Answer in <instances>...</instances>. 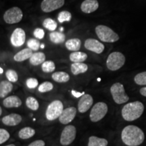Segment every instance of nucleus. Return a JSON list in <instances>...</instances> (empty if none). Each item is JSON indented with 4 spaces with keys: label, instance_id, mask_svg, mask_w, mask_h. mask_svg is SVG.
Masks as SVG:
<instances>
[{
    "label": "nucleus",
    "instance_id": "e433bc0d",
    "mask_svg": "<svg viewBox=\"0 0 146 146\" xmlns=\"http://www.w3.org/2000/svg\"><path fill=\"white\" fill-rule=\"evenodd\" d=\"M38 84H39V82H38L37 79L35 78H29L26 81L27 86L29 89L36 88L38 86Z\"/></svg>",
    "mask_w": 146,
    "mask_h": 146
},
{
    "label": "nucleus",
    "instance_id": "ddd939ff",
    "mask_svg": "<svg viewBox=\"0 0 146 146\" xmlns=\"http://www.w3.org/2000/svg\"><path fill=\"white\" fill-rule=\"evenodd\" d=\"M76 114V109L74 107H69L63 110L62 114L60 115L59 121L63 125H68L71 123Z\"/></svg>",
    "mask_w": 146,
    "mask_h": 146
},
{
    "label": "nucleus",
    "instance_id": "f8f14e48",
    "mask_svg": "<svg viewBox=\"0 0 146 146\" xmlns=\"http://www.w3.org/2000/svg\"><path fill=\"white\" fill-rule=\"evenodd\" d=\"M85 47L87 50L100 54L104 52L105 46L103 43L95 39H87L85 41Z\"/></svg>",
    "mask_w": 146,
    "mask_h": 146
},
{
    "label": "nucleus",
    "instance_id": "9b49d317",
    "mask_svg": "<svg viewBox=\"0 0 146 146\" xmlns=\"http://www.w3.org/2000/svg\"><path fill=\"white\" fill-rule=\"evenodd\" d=\"M26 34L25 31L21 28H17L14 31L10 37V41L14 47H21L25 42Z\"/></svg>",
    "mask_w": 146,
    "mask_h": 146
},
{
    "label": "nucleus",
    "instance_id": "72a5a7b5",
    "mask_svg": "<svg viewBox=\"0 0 146 146\" xmlns=\"http://www.w3.org/2000/svg\"><path fill=\"white\" fill-rule=\"evenodd\" d=\"M5 76H6L8 81L12 82V83H16L18 80V75L17 72L15 70H12V69L7 70L6 73H5Z\"/></svg>",
    "mask_w": 146,
    "mask_h": 146
},
{
    "label": "nucleus",
    "instance_id": "7ed1b4c3",
    "mask_svg": "<svg viewBox=\"0 0 146 146\" xmlns=\"http://www.w3.org/2000/svg\"><path fill=\"white\" fill-rule=\"evenodd\" d=\"M96 33L98 38L106 43H114L119 40V36L112 29L104 25H98L96 28Z\"/></svg>",
    "mask_w": 146,
    "mask_h": 146
},
{
    "label": "nucleus",
    "instance_id": "2eb2a0df",
    "mask_svg": "<svg viewBox=\"0 0 146 146\" xmlns=\"http://www.w3.org/2000/svg\"><path fill=\"white\" fill-rule=\"evenodd\" d=\"M99 8L98 0H85L81 5V10L84 13L90 14L95 12Z\"/></svg>",
    "mask_w": 146,
    "mask_h": 146
},
{
    "label": "nucleus",
    "instance_id": "49530a36",
    "mask_svg": "<svg viewBox=\"0 0 146 146\" xmlns=\"http://www.w3.org/2000/svg\"><path fill=\"white\" fill-rule=\"evenodd\" d=\"M60 31H64L63 27H61V28H60Z\"/></svg>",
    "mask_w": 146,
    "mask_h": 146
},
{
    "label": "nucleus",
    "instance_id": "5701e85b",
    "mask_svg": "<svg viewBox=\"0 0 146 146\" xmlns=\"http://www.w3.org/2000/svg\"><path fill=\"white\" fill-rule=\"evenodd\" d=\"M52 77L54 81L60 83H66L70 80V76H69L68 73L62 72V71L53 73Z\"/></svg>",
    "mask_w": 146,
    "mask_h": 146
},
{
    "label": "nucleus",
    "instance_id": "37998d69",
    "mask_svg": "<svg viewBox=\"0 0 146 146\" xmlns=\"http://www.w3.org/2000/svg\"><path fill=\"white\" fill-rule=\"evenodd\" d=\"M0 71H1V72H0V73H1V74H3V68H1H1H0Z\"/></svg>",
    "mask_w": 146,
    "mask_h": 146
},
{
    "label": "nucleus",
    "instance_id": "2f4dec72",
    "mask_svg": "<svg viewBox=\"0 0 146 146\" xmlns=\"http://www.w3.org/2000/svg\"><path fill=\"white\" fill-rule=\"evenodd\" d=\"M134 81L139 85H146V71L137 74L134 77Z\"/></svg>",
    "mask_w": 146,
    "mask_h": 146
},
{
    "label": "nucleus",
    "instance_id": "4be33fe9",
    "mask_svg": "<svg viewBox=\"0 0 146 146\" xmlns=\"http://www.w3.org/2000/svg\"><path fill=\"white\" fill-rule=\"evenodd\" d=\"M65 45L66 47L68 49V50L72 51V52H77L81 48V41L77 38L70 39L66 42Z\"/></svg>",
    "mask_w": 146,
    "mask_h": 146
},
{
    "label": "nucleus",
    "instance_id": "a18cd8bd",
    "mask_svg": "<svg viewBox=\"0 0 146 146\" xmlns=\"http://www.w3.org/2000/svg\"><path fill=\"white\" fill-rule=\"evenodd\" d=\"M5 146H16L14 144H10V145H5Z\"/></svg>",
    "mask_w": 146,
    "mask_h": 146
},
{
    "label": "nucleus",
    "instance_id": "4468645a",
    "mask_svg": "<svg viewBox=\"0 0 146 146\" xmlns=\"http://www.w3.org/2000/svg\"><path fill=\"white\" fill-rule=\"evenodd\" d=\"M94 103V99L89 94H85L81 97L78 102V110L81 113L87 112Z\"/></svg>",
    "mask_w": 146,
    "mask_h": 146
},
{
    "label": "nucleus",
    "instance_id": "c85d7f7f",
    "mask_svg": "<svg viewBox=\"0 0 146 146\" xmlns=\"http://www.w3.org/2000/svg\"><path fill=\"white\" fill-rule=\"evenodd\" d=\"M43 26L50 31H54L57 29V23L52 18H46L43 22Z\"/></svg>",
    "mask_w": 146,
    "mask_h": 146
},
{
    "label": "nucleus",
    "instance_id": "c9c22d12",
    "mask_svg": "<svg viewBox=\"0 0 146 146\" xmlns=\"http://www.w3.org/2000/svg\"><path fill=\"white\" fill-rule=\"evenodd\" d=\"M10 133L4 129H0V144H2L7 141L10 138Z\"/></svg>",
    "mask_w": 146,
    "mask_h": 146
},
{
    "label": "nucleus",
    "instance_id": "c03bdc74",
    "mask_svg": "<svg viewBox=\"0 0 146 146\" xmlns=\"http://www.w3.org/2000/svg\"><path fill=\"white\" fill-rule=\"evenodd\" d=\"M2 114V109H1V108H0V115Z\"/></svg>",
    "mask_w": 146,
    "mask_h": 146
},
{
    "label": "nucleus",
    "instance_id": "423d86ee",
    "mask_svg": "<svg viewBox=\"0 0 146 146\" xmlns=\"http://www.w3.org/2000/svg\"><path fill=\"white\" fill-rule=\"evenodd\" d=\"M64 110L62 102L60 100H54L47 108L45 116L48 120H54L60 117Z\"/></svg>",
    "mask_w": 146,
    "mask_h": 146
},
{
    "label": "nucleus",
    "instance_id": "6e6552de",
    "mask_svg": "<svg viewBox=\"0 0 146 146\" xmlns=\"http://www.w3.org/2000/svg\"><path fill=\"white\" fill-rule=\"evenodd\" d=\"M23 17V11L18 7H13L9 10L5 11L3 14V20L7 24L18 23L21 21Z\"/></svg>",
    "mask_w": 146,
    "mask_h": 146
},
{
    "label": "nucleus",
    "instance_id": "a19ab883",
    "mask_svg": "<svg viewBox=\"0 0 146 146\" xmlns=\"http://www.w3.org/2000/svg\"><path fill=\"white\" fill-rule=\"evenodd\" d=\"M139 93H140V94H141V95H142V96H143L146 97V87H142V88L140 89Z\"/></svg>",
    "mask_w": 146,
    "mask_h": 146
},
{
    "label": "nucleus",
    "instance_id": "f03ea898",
    "mask_svg": "<svg viewBox=\"0 0 146 146\" xmlns=\"http://www.w3.org/2000/svg\"><path fill=\"white\" fill-rule=\"evenodd\" d=\"M144 111V105L136 101L127 104L122 109V116L126 121H134L141 117Z\"/></svg>",
    "mask_w": 146,
    "mask_h": 146
},
{
    "label": "nucleus",
    "instance_id": "ea45409f",
    "mask_svg": "<svg viewBox=\"0 0 146 146\" xmlns=\"http://www.w3.org/2000/svg\"><path fill=\"white\" fill-rule=\"evenodd\" d=\"M72 96L75 97V98H81V97L83 96V95H85V92L79 93V92H78V91L72 90Z\"/></svg>",
    "mask_w": 146,
    "mask_h": 146
},
{
    "label": "nucleus",
    "instance_id": "f704fd0d",
    "mask_svg": "<svg viewBox=\"0 0 146 146\" xmlns=\"http://www.w3.org/2000/svg\"><path fill=\"white\" fill-rule=\"evenodd\" d=\"M27 46L29 48L31 49L33 51H37L41 47L39 40L35 39H31L27 42Z\"/></svg>",
    "mask_w": 146,
    "mask_h": 146
},
{
    "label": "nucleus",
    "instance_id": "20e7f679",
    "mask_svg": "<svg viewBox=\"0 0 146 146\" xmlns=\"http://www.w3.org/2000/svg\"><path fill=\"white\" fill-rule=\"evenodd\" d=\"M125 61V56L122 53L118 52H112L107 58L106 66L111 71L118 70L123 66Z\"/></svg>",
    "mask_w": 146,
    "mask_h": 146
},
{
    "label": "nucleus",
    "instance_id": "c756f323",
    "mask_svg": "<svg viewBox=\"0 0 146 146\" xmlns=\"http://www.w3.org/2000/svg\"><path fill=\"white\" fill-rule=\"evenodd\" d=\"M41 69L44 72L49 73L54 72L56 69V66L53 61L48 60V61H45L42 64Z\"/></svg>",
    "mask_w": 146,
    "mask_h": 146
},
{
    "label": "nucleus",
    "instance_id": "58836bf2",
    "mask_svg": "<svg viewBox=\"0 0 146 146\" xmlns=\"http://www.w3.org/2000/svg\"><path fill=\"white\" fill-rule=\"evenodd\" d=\"M45 143L43 140H36L31 143H30L28 146H45Z\"/></svg>",
    "mask_w": 146,
    "mask_h": 146
},
{
    "label": "nucleus",
    "instance_id": "aec40b11",
    "mask_svg": "<svg viewBox=\"0 0 146 146\" xmlns=\"http://www.w3.org/2000/svg\"><path fill=\"white\" fill-rule=\"evenodd\" d=\"M71 72L74 75L86 72L88 70V66L83 62H73L71 65Z\"/></svg>",
    "mask_w": 146,
    "mask_h": 146
},
{
    "label": "nucleus",
    "instance_id": "f257e3e1",
    "mask_svg": "<svg viewBox=\"0 0 146 146\" xmlns=\"http://www.w3.org/2000/svg\"><path fill=\"white\" fill-rule=\"evenodd\" d=\"M121 139L123 143L128 146H138L144 141L145 135L137 126L128 125L122 131Z\"/></svg>",
    "mask_w": 146,
    "mask_h": 146
},
{
    "label": "nucleus",
    "instance_id": "412c9836",
    "mask_svg": "<svg viewBox=\"0 0 146 146\" xmlns=\"http://www.w3.org/2000/svg\"><path fill=\"white\" fill-rule=\"evenodd\" d=\"M45 61V55L43 52H36L33 54L31 57L29 58V62L33 66L42 64Z\"/></svg>",
    "mask_w": 146,
    "mask_h": 146
},
{
    "label": "nucleus",
    "instance_id": "f3484780",
    "mask_svg": "<svg viewBox=\"0 0 146 146\" xmlns=\"http://www.w3.org/2000/svg\"><path fill=\"white\" fill-rule=\"evenodd\" d=\"M3 105L7 108H18L22 105V101L18 96H11L7 97L3 100Z\"/></svg>",
    "mask_w": 146,
    "mask_h": 146
},
{
    "label": "nucleus",
    "instance_id": "a211bd4d",
    "mask_svg": "<svg viewBox=\"0 0 146 146\" xmlns=\"http://www.w3.org/2000/svg\"><path fill=\"white\" fill-rule=\"evenodd\" d=\"M33 50L30 48H25L20 51L19 52H18L15 56H14V60H15L16 62H23L25 60H28L33 55Z\"/></svg>",
    "mask_w": 146,
    "mask_h": 146
},
{
    "label": "nucleus",
    "instance_id": "7c9ffc66",
    "mask_svg": "<svg viewBox=\"0 0 146 146\" xmlns=\"http://www.w3.org/2000/svg\"><path fill=\"white\" fill-rule=\"evenodd\" d=\"M71 18H72V14L68 11H62L60 12L58 16V20L60 23L70 21Z\"/></svg>",
    "mask_w": 146,
    "mask_h": 146
},
{
    "label": "nucleus",
    "instance_id": "6ab92c4d",
    "mask_svg": "<svg viewBox=\"0 0 146 146\" xmlns=\"http://www.w3.org/2000/svg\"><path fill=\"white\" fill-rule=\"evenodd\" d=\"M13 89V85L12 82L2 81L0 83V98H5Z\"/></svg>",
    "mask_w": 146,
    "mask_h": 146
},
{
    "label": "nucleus",
    "instance_id": "a878e982",
    "mask_svg": "<svg viewBox=\"0 0 146 146\" xmlns=\"http://www.w3.org/2000/svg\"><path fill=\"white\" fill-rule=\"evenodd\" d=\"M50 41L55 44H60L64 42L66 36L61 32L53 31L50 34Z\"/></svg>",
    "mask_w": 146,
    "mask_h": 146
},
{
    "label": "nucleus",
    "instance_id": "393cba45",
    "mask_svg": "<svg viewBox=\"0 0 146 146\" xmlns=\"http://www.w3.org/2000/svg\"><path fill=\"white\" fill-rule=\"evenodd\" d=\"M35 134V130L31 127H24L18 133V137L22 139H28L31 138Z\"/></svg>",
    "mask_w": 146,
    "mask_h": 146
},
{
    "label": "nucleus",
    "instance_id": "bb28decb",
    "mask_svg": "<svg viewBox=\"0 0 146 146\" xmlns=\"http://www.w3.org/2000/svg\"><path fill=\"white\" fill-rule=\"evenodd\" d=\"M108 143V142L106 139L96 136H91L89 138L88 146H107Z\"/></svg>",
    "mask_w": 146,
    "mask_h": 146
},
{
    "label": "nucleus",
    "instance_id": "cd10ccee",
    "mask_svg": "<svg viewBox=\"0 0 146 146\" xmlns=\"http://www.w3.org/2000/svg\"><path fill=\"white\" fill-rule=\"evenodd\" d=\"M26 105L30 110L36 111L39 108V104L37 100L33 97H29L26 100Z\"/></svg>",
    "mask_w": 146,
    "mask_h": 146
},
{
    "label": "nucleus",
    "instance_id": "1a4fd4ad",
    "mask_svg": "<svg viewBox=\"0 0 146 146\" xmlns=\"http://www.w3.org/2000/svg\"><path fill=\"white\" fill-rule=\"evenodd\" d=\"M76 135V129L74 126L68 125L63 129L60 136V143L64 146L70 145L74 141Z\"/></svg>",
    "mask_w": 146,
    "mask_h": 146
},
{
    "label": "nucleus",
    "instance_id": "4c0bfd02",
    "mask_svg": "<svg viewBox=\"0 0 146 146\" xmlns=\"http://www.w3.org/2000/svg\"><path fill=\"white\" fill-rule=\"evenodd\" d=\"M34 36L38 39H43L45 36V32L42 29L37 28L34 31Z\"/></svg>",
    "mask_w": 146,
    "mask_h": 146
},
{
    "label": "nucleus",
    "instance_id": "b1692460",
    "mask_svg": "<svg viewBox=\"0 0 146 146\" xmlns=\"http://www.w3.org/2000/svg\"><path fill=\"white\" fill-rule=\"evenodd\" d=\"M69 58L72 62H83L87 60V55L85 53L77 51V52H73L71 53Z\"/></svg>",
    "mask_w": 146,
    "mask_h": 146
},
{
    "label": "nucleus",
    "instance_id": "0eeeda50",
    "mask_svg": "<svg viewBox=\"0 0 146 146\" xmlns=\"http://www.w3.org/2000/svg\"><path fill=\"white\" fill-rule=\"evenodd\" d=\"M108 106L104 102H98L91 109L89 118L93 123L100 121L106 115L108 112Z\"/></svg>",
    "mask_w": 146,
    "mask_h": 146
},
{
    "label": "nucleus",
    "instance_id": "dca6fc26",
    "mask_svg": "<svg viewBox=\"0 0 146 146\" xmlns=\"http://www.w3.org/2000/svg\"><path fill=\"white\" fill-rule=\"evenodd\" d=\"M1 121L5 125L13 127V126L19 125L21 123L22 116L20 114L13 113V114H10L3 116L1 118Z\"/></svg>",
    "mask_w": 146,
    "mask_h": 146
},
{
    "label": "nucleus",
    "instance_id": "9d476101",
    "mask_svg": "<svg viewBox=\"0 0 146 146\" xmlns=\"http://www.w3.org/2000/svg\"><path fill=\"white\" fill-rule=\"evenodd\" d=\"M64 3L65 0H43L41 9L43 12L48 13L62 8Z\"/></svg>",
    "mask_w": 146,
    "mask_h": 146
},
{
    "label": "nucleus",
    "instance_id": "79ce46f5",
    "mask_svg": "<svg viewBox=\"0 0 146 146\" xmlns=\"http://www.w3.org/2000/svg\"><path fill=\"white\" fill-rule=\"evenodd\" d=\"M45 47V45L43 44V43H42V44H41V49H44Z\"/></svg>",
    "mask_w": 146,
    "mask_h": 146
},
{
    "label": "nucleus",
    "instance_id": "39448f33",
    "mask_svg": "<svg viewBox=\"0 0 146 146\" xmlns=\"http://www.w3.org/2000/svg\"><path fill=\"white\" fill-rule=\"evenodd\" d=\"M110 93L115 103L122 104L129 101V97L126 94L125 87L123 84L116 83L111 86Z\"/></svg>",
    "mask_w": 146,
    "mask_h": 146
},
{
    "label": "nucleus",
    "instance_id": "473e14b6",
    "mask_svg": "<svg viewBox=\"0 0 146 146\" xmlns=\"http://www.w3.org/2000/svg\"><path fill=\"white\" fill-rule=\"evenodd\" d=\"M53 88H54V85L53 84L51 83V82L46 81L43 82V83H41V85L39 86V88H38V90H39V92L41 93H45L48 92V91H52Z\"/></svg>",
    "mask_w": 146,
    "mask_h": 146
}]
</instances>
